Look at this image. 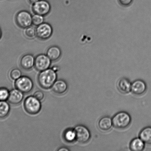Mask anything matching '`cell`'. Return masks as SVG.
<instances>
[{"instance_id":"1","label":"cell","mask_w":151,"mask_h":151,"mask_svg":"<svg viewBox=\"0 0 151 151\" xmlns=\"http://www.w3.org/2000/svg\"><path fill=\"white\" fill-rule=\"evenodd\" d=\"M57 78L56 71L49 68L40 72L38 76V82L41 88L48 89L53 86Z\"/></svg>"},{"instance_id":"2","label":"cell","mask_w":151,"mask_h":151,"mask_svg":"<svg viewBox=\"0 0 151 151\" xmlns=\"http://www.w3.org/2000/svg\"><path fill=\"white\" fill-rule=\"evenodd\" d=\"M113 126L115 128L124 129L128 128L131 124V115L128 112L121 111L117 113L112 118Z\"/></svg>"},{"instance_id":"3","label":"cell","mask_w":151,"mask_h":151,"mask_svg":"<svg viewBox=\"0 0 151 151\" xmlns=\"http://www.w3.org/2000/svg\"><path fill=\"white\" fill-rule=\"evenodd\" d=\"M24 107L25 111L31 115L38 114L41 109L40 101L33 96H30L25 99Z\"/></svg>"},{"instance_id":"4","label":"cell","mask_w":151,"mask_h":151,"mask_svg":"<svg viewBox=\"0 0 151 151\" xmlns=\"http://www.w3.org/2000/svg\"><path fill=\"white\" fill-rule=\"evenodd\" d=\"M15 20L18 26L23 29L29 27L32 24V16L26 10L19 12L16 14Z\"/></svg>"},{"instance_id":"5","label":"cell","mask_w":151,"mask_h":151,"mask_svg":"<svg viewBox=\"0 0 151 151\" xmlns=\"http://www.w3.org/2000/svg\"><path fill=\"white\" fill-rule=\"evenodd\" d=\"M15 86L16 88L23 93L30 92L33 88V81L29 77L21 76L16 80Z\"/></svg>"},{"instance_id":"6","label":"cell","mask_w":151,"mask_h":151,"mask_svg":"<svg viewBox=\"0 0 151 151\" xmlns=\"http://www.w3.org/2000/svg\"><path fill=\"white\" fill-rule=\"evenodd\" d=\"M36 36L39 39L45 40L48 39L53 32V28L50 24L44 23L37 26L35 28Z\"/></svg>"},{"instance_id":"7","label":"cell","mask_w":151,"mask_h":151,"mask_svg":"<svg viewBox=\"0 0 151 151\" xmlns=\"http://www.w3.org/2000/svg\"><path fill=\"white\" fill-rule=\"evenodd\" d=\"M74 129L76 134V140L79 143H85L89 141L91 137V133L85 126H77Z\"/></svg>"},{"instance_id":"8","label":"cell","mask_w":151,"mask_h":151,"mask_svg":"<svg viewBox=\"0 0 151 151\" xmlns=\"http://www.w3.org/2000/svg\"><path fill=\"white\" fill-rule=\"evenodd\" d=\"M51 9L49 2L46 0H39L33 4L32 10L34 13L44 16L50 13Z\"/></svg>"},{"instance_id":"9","label":"cell","mask_w":151,"mask_h":151,"mask_svg":"<svg viewBox=\"0 0 151 151\" xmlns=\"http://www.w3.org/2000/svg\"><path fill=\"white\" fill-rule=\"evenodd\" d=\"M51 60L46 54H40L35 58V69L41 72L49 68Z\"/></svg>"},{"instance_id":"10","label":"cell","mask_w":151,"mask_h":151,"mask_svg":"<svg viewBox=\"0 0 151 151\" xmlns=\"http://www.w3.org/2000/svg\"><path fill=\"white\" fill-rule=\"evenodd\" d=\"M147 90L145 82L142 80H137L131 83V91L133 94L137 96L144 94Z\"/></svg>"},{"instance_id":"11","label":"cell","mask_w":151,"mask_h":151,"mask_svg":"<svg viewBox=\"0 0 151 151\" xmlns=\"http://www.w3.org/2000/svg\"><path fill=\"white\" fill-rule=\"evenodd\" d=\"M35 58L32 55L26 54L22 56L20 60V64L22 69L29 70L35 65Z\"/></svg>"},{"instance_id":"12","label":"cell","mask_w":151,"mask_h":151,"mask_svg":"<svg viewBox=\"0 0 151 151\" xmlns=\"http://www.w3.org/2000/svg\"><path fill=\"white\" fill-rule=\"evenodd\" d=\"M23 97V93L16 88L10 91L7 100L12 104L17 105L22 101Z\"/></svg>"},{"instance_id":"13","label":"cell","mask_w":151,"mask_h":151,"mask_svg":"<svg viewBox=\"0 0 151 151\" xmlns=\"http://www.w3.org/2000/svg\"><path fill=\"white\" fill-rule=\"evenodd\" d=\"M117 85L118 90L123 94H127L131 91V83L128 78H121L118 81Z\"/></svg>"},{"instance_id":"14","label":"cell","mask_w":151,"mask_h":151,"mask_svg":"<svg viewBox=\"0 0 151 151\" xmlns=\"http://www.w3.org/2000/svg\"><path fill=\"white\" fill-rule=\"evenodd\" d=\"M68 85L63 80L56 81L51 88L54 92L58 94H63L66 92L68 89Z\"/></svg>"},{"instance_id":"15","label":"cell","mask_w":151,"mask_h":151,"mask_svg":"<svg viewBox=\"0 0 151 151\" xmlns=\"http://www.w3.org/2000/svg\"><path fill=\"white\" fill-rule=\"evenodd\" d=\"M46 54L51 61H56L60 58L61 51L58 47L53 46L48 49Z\"/></svg>"},{"instance_id":"16","label":"cell","mask_w":151,"mask_h":151,"mask_svg":"<svg viewBox=\"0 0 151 151\" xmlns=\"http://www.w3.org/2000/svg\"><path fill=\"white\" fill-rule=\"evenodd\" d=\"M113 126L112 119L110 117H103L99 120L98 127L100 130L103 131H107L111 128Z\"/></svg>"},{"instance_id":"17","label":"cell","mask_w":151,"mask_h":151,"mask_svg":"<svg viewBox=\"0 0 151 151\" xmlns=\"http://www.w3.org/2000/svg\"><path fill=\"white\" fill-rule=\"evenodd\" d=\"M145 147V143L139 138L133 139L130 143V149L132 151H142Z\"/></svg>"},{"instance_id":"18","label":"cell","mask_w":151,"mask_h":151,"mask_svg":"<svg viewBox=\"0 0 151 151\" xmlns=\"http://www.w3.org/2000/svg\"><path fill=\"white\" fill-rule=\"evenodd\" d=\"M139 137L145 143L151 145V127L143 128L140 133Z\"/></svg>"},{"instance_id":"19","label":"cell","mask_w":151,"mask_h":151,"mask_svg":"<svg viewBox=\"0 0 151 151\" xmlns=\"http://www.w3.org/2000/svg\"><path fill=\"white\" fill-rule=\"evenodd\" d=\"M10 106L5 101H0V118L7 117L9 113Z\"/></svg>"},{"instance_id":"20","label":"cell","mask_w":151,"mask_h":151,"mask_svg":"<svg viewBox=\"0 0 151 151\" xmlns=\"http://www.w3.org/2000/svg\"><path fill=\"white\" fill-rule=\"evenodd\" d=\"M64 138L67 142H73L76 140V134L74 129H68L64 134Z\"/></svg>"},{"instance_id":"21","label":"cell","mask_w":151,"mask_h":151,"mask_svg":"<svg viewBox=\"0 0 151 151\" xmlns=\"http://www.w3.org/2000/svg\"><path fill=\"white\" fill-rule=\"evenodd\" d=\"M24 35L27 38L32 39L36 36V32L35 28L31 26L25 29Z\"/></svg>"},{"instance_id":"22","label":"cell","mask_w":151,"mask_h":151,"mask_svg":"<svg viewBox=\"0 0 151 151\" xmlns=\"http://www.w3.org/2000/svg\"><path fill=\"white\" fill-rule=\"evenodd\" d=\"M44 16L35 14L32 16V24L38 26L44 23Z\"/></svg>"},{"instance_id":"23","label":"cell","mask_w":151,"mask_h":151,"mask_svg":"<svg viewBox=\"0 0 151 151\" xmlns=\"http://www.w3.org/2000/svg\"><path fill=\"white\" fill-rule=\"evenodd\" d=\"M9 92L7 88H0V101H6L8 100Z\"/></svg>"},{"instance_id":"24","label":"cell","mask_w":151,"mask_h":151,"mask_svg":"<svg viewBox=\"0 0 151 151\" xmlns=\"http://www.w3.org/2000/svg\"><path fill=\"white\" fill-rule=\"evenodd\" d=\"M21 76V72L18 69L14 68L12 69L10 72V78L14 81H16L20 78Z\"/></svg>"},{"instance_id":"25","label":"cell","mask_w":151,"mask_h":151,"mask_svg":"<svg viewBox=\"0 0 151 151\" xmlns=\"http://www.w3.org/2000/svg\"><path fill=\"white\" fill-rule=\"evenodd\" d=\"M33 96L40 101H41L44 99V94L43 92L38 90L34 93Z\"/></svg>"},{"instance_id":"26","label":"cell","mask_w":151,"mask_h":151,"mask_svg":"<svg viewBox=\"0 0 151 151\" xmlns=\"http://www.w3.org/2000/svg\"><path fill=\"white\" fill-rule=\"evenodd\" d=\"M133 0H118V2L123 7L129 6L133 2Z\"/></svg>"},{"instance_id":"27","label":"cell","mask_w":151,"mask_h":151,"mask_svg":"<svg viewBox=\"0 0 151 151\" xmlns=\"http://www.w3.org/2000/svg\"><path fill=\"white\" fill-rule=\"evenodd\" d=\"M58 151H69V149H67V148L66 147H62L60 149H59Z\"/></svg>"},{"instance_id":"28","label":"cell","mask_w":151,"mask_h":151,"mask_svg":"<svg viewBox=\"0 0 151 151\" xmlns=\"http://www.w3.org/2000/svg\"><path fill=\"white\" fill-rule=\"evenodd\" d=\"M39 1V0H29V2L32 4H35Z\"/></svg>"},{"instance_id":"29","label":"cell","mask_w":151,"mask_h":151,"mask_svg":"<svg viewBox=\"0 0 151 151\" xmlns=\"http://www.w3.org/2000/svg\"><path fill=\"white\" fill-rule=\"evenodd\" d=\"M1 36H2V32H1V29L0 28V39H1Z\"/></svg>"}]
</instances>
